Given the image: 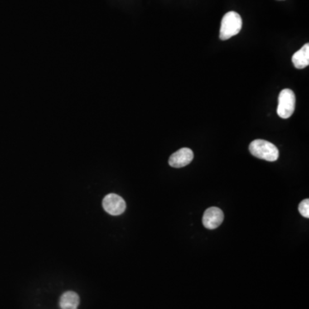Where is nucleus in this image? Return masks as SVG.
<instances>
[{
    "instance_id": "obj_1",
    "label": "nucleus",
    "mask_w": 309,
    "mask_h": 309,
    "mask_svg": "<svg viewBox=\"0 0 309 309\" xmlns=\"http://www.w3.org/2000/svg\"><path fill=\"white\" fill-rule=\"evenodd\" d=\"M249 151L253 156L268 161H277L279 151L272 142L263 139H256L251 142Z\"/></svg>"
},
{
    "instance_id": "obj_2",
    "label": "nucleus",
    "mask_w": 309,
    "mask_h": 309,
    "mask_svg": "<svg viewBox=\"0 0 309 309\" xmlns=\"http://www.w3.org/2000/svg\"><path fill=\"white\" fill-rule=\"evenodd\" d=\"M242 19L239 14L229 11L223 16L221 22L220 39L229 40L234 35H238L242 30Z\"/></svg>"
},
{
    "instance_id": "obj_3",
    "label": "nucleus",
    "mask_w": 309,
    "mask_h": 309,
    "mask_svg": "<svg viewBox=\"0 0 309 309\" xmlns=\"http://www.w3.org/2000/svg\"><path fill=\"white\" fill-rule=\"evenodd\" d=\"M296 108V96L291 89H284L280 92L277 113L282 118H290Z\"/></svg>"
},
{
    "instance_id": "obj_4",
    "label": "nucleus",
    "mask_w": 309,
    "mask_h": 309,
    "mask_svg": "<svg viewBox=\"0 0 309 309\" xmlns=\"http://www.w3.org/2000/svg\"><path fill=\"white\" fill-rule=\"evenodd\" d=\"M102 205L108 214L113 216L121 215L127 208L125 200L115 194H108L103 199Z\"/></svg>"
},
{
    "instance_id": "obj_5",
    "label": "nucleus",
    "mask_w": 309,
    "mask_h": 309,
    "mask_svg": "<svg viewBox=\"0 0 309 309\" xmlns=\"http://www.w3.org/2000/svg\"><path fill=\"white\" fill-rule=\"evenodd\" d=\"M224 215L221 209L210 207L205 210L203 217V224L206 229H215L223 223Z\"/></svg>"
},
{
    "instance_id": "obj_6",
    "label": "nucleus",
    "mask_w": 309,
    "mask_h": 309,
    "mask_svg": "<svg viewBox=\"0 0 309 309\" xmlns=\"http://www.w3.org/2000/svg\"><path fill=\"white\" fill-rule=\"evenodd\" d=\"M194 159V152L188 148H182L170 156L169 163L173 168H183L191 163Z\"/></svg>"
},
{
    "instance_id": "obj_7",
    "label": "nucleus",
    "mask_w": 309,
    "mask_h": 309,
    "mask_svg": "<svg viewBox=\"0 0 309 309\" xmlns=\"http://www.w3.org/2000/svg\"><path fill=\"white\" fill-rule=\"evenodd\" d=\"M292 62L296 69H304L309 65V44L306 43L292 57Z\"/></svg>"
},
{
    "instance_id": "obj_8",
    "label": "nucleus",
    "mask_w": 309,
    "mask_h": 309,
    "mask_svg": "<svg viewBox=\"0 0 309 309\" xmlns=\"http://www.w3.org/2000/svg\"><path fill=\"white\" fill-rule=\"evenodd\" d=\"M80 299L78 294L73 291H67L62 295L59 300V306L61 309L78 308Z\"/></svg>"
},
{
    "instance_id": "obj_9",
    "label": "nucleus",
    "mask_w": 309,
    "mask_h": 309,
    "mask_svg": "<svg viewBox=\"0 0 309 309\" xmlns=\"http://www.w3.org/2000/svg\"><path fill=\"white\" fill-rule=\"evenodd\" d=\"M299 212L304 218H309V200L308 199H304L300 203L298 206Z\"/></svg>"
},
{
    "instance_id": "obj_10",
    "label": "nucleus",
    "mask_w": 309,
    "mask_h": 309,
    "mask_svg": "<svg viewBox=\"0 0 309 309\" xmlns=\"http://www.w3.org/2000/svg\"><path fill=\"white\" fill-rule=\"evenodd\" d=\"M65 309H78V308H65Z\"/></svg>"
}]
</instances>
